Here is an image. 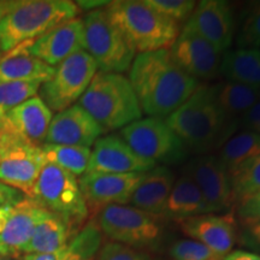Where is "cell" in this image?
<instances>
[{"mask_svg": "<svg viewBox=\"0 0 260 260\" xmlns=\"http://www.w3.org/2000/svg\"><path fill=\"white\" fill-rule=\"evenodd\" d=\"M46 164L40 146L24 142L0 162V182L28 197Z\"/></svg>", "mask_w": 260, "mask_h": 260, "instance_id": "d6986e66", "label": "cell"}, {"mask_svg": "<svg viewBox=\"0 0 260 260\" xmlns=\"http://www.w3.org/2000/svg\"><path fill=\"white\" fill-rule=\"evenodd\" d=\"M145 174L86 172L79 180L87 206L104 209L109 205H126Z\"/></svg>", "mask_w": 260, "mask_h": 260, "instance_id": "5bb4252c", "label": "cell"}, {"mask_svg": "<svg viewBox=\"0 0 260 260\" xmlns=\"http://www.w3.org/2000/svg\"><path fill=\"white\" fill-rule=\"evenodd\" d=\"M239 48H259L260 46V5L255 6L247 16L239 34H237Z\"/></svg>", "mask_w": 260, "mask_h": 260, "instance_id": "e575fe53", "label": "cell"}, {"mask_svg": "<svg viewBox=\"0 0 260 260\" xmlns=\"http://www.w3.org/2000/svg\"><path fill=\"white\" fill-rule=\"evenodd\" d=\"M96 73L93 58L86 51L76 52L57 65L52 79L41 84L39 96L51 111H63L80 100Z\"/></svg>", "mask_w": 260, "mask_h": 260, "instance_id": "30bf717a", "label": "cell"}, {"mask_svg": "<svg viewBox=\"0 0 260 260\" xmlns=\"http://www.w3.org/2000/svg\"><path fill=\"white\" fill-rule=\"evenodd\" d=\"M213 90L220 109L234 119L248 111L260 98V89L230 81L217 84Z\"/></svg>", "mask_w": 260, "mask_h": 260, "instance_id": "4316f807", "label": "cell"}, {"mask_svg": "<svg viewBox=\"0 0 260 260\" xmlns=\"http://www.w3.org/2000/svg\"><path fill=\"white\" fill-rule=\"evenodd\" d=\"M104 130L79 104H74L52 118L45 144L90 148Z\"/></svg>", "mask_w": 260, "mask_h": 260, "instance_id": "e0dca14e", "label": "cell"}, {"mask_svg": "<svg viewBox=\"0 0 260 260\" xmlns=\"http://www.w3.org/2000/svg\"><path fill=\"white\" fill-rule=\"evenodd\" d=\"M16 5V2H10V0H2L0 2V22L6 15L11 11V9Z\"/></svg>", "mask_w": 260, "mask_h": 260, "instance_id": "f6af8a7d", "label": "cell"}, {"mask_svg": "<svg viewBox=\"0 0 260 260\" xmlns=\"http://www.w3.org/2000/svg\"><path fill=\"white\" fill-rule=\"evenodd\" d=\"M105 9L139 53L168 50L180 34L176 22L157 14L144 0L112 2Z\"/></svg>", "mask_w": 260, "mask_h": 260, "instance_id": "5b68a950", "label": "cell"}, {"mask_svg": "<svg viewBox=\"0 0 260 260\" xmlns=\"http://www.w3.org/2000/svg\"><path fill=\"white\" fill-rule=\"evenodd\" d=\"M40 147L48 164L57 165L76 177L86 174L92 152L90 148L54 144H44Z\"/></svg>", "mask_w": 260, "mask_h": 260, "instance_id": "f1b7e54d", "label": "cell"}, {"mask_svg": "<svg viewBox=\"0 0 260 260\" xmlns=\"http://www.w3.org/2000/svg\"><path fill=\"white\" fill-rule=\"evenodd\" d=\"M186 148L205 154L223 145L235 133L237 122L220 109L213 87L199 86L165 119Z\"/></svg>", "mask_w": 260, "mask_h": 260, "instance_id": "7a4b0ae2", "label": "cell"}, {"mask_svg": "<svg viewBox=\"0 0 260 260\" xmlns=\"http://www.w3.org/2000/svg\"><path fill=\"white\" fill-rule=\"evenodd\" d=\"M224 260H260V255L251 252L235 251L230 252Z\"/></svg>", "mask_w": 260, "mask_h": 260, "instance_id": "b9f144b4", "label": "cell"}, {"mask_svg": "<svg viewBox=\"0 0 260 260\" xmlns=\"http://www.w3.org/2000/svg\"><path fill=\"white\" fill-rule=\"evenodd\" d=\"M79 102L104 132L123 129L142 117L134 88L123 74L96 73Z\"/></svg>", "mask_w": 260, "mask_h": 260, "instance_id": "3957f363", "label": "cell"}, {"mask_svg": "<svg viewBox=\"0 0 260 260\" xmlns=\"http://www.w3.org/2000/svg\"><path fill=\"white\" fill-rule=\"evenodd\" d=\"M28 198L61 217L73 228L88 216V206L77 177L57 165L48 162L45 165Z\"/></svg>", "mask_w": 260, "mask_h": 260, "instance_id": "52a82bcc", "label": "cell"}, {"mask_svg": "<svg viewBox=\"0 0 260 260\" xmlns=\"http://www.w3.org/2000/svg\"><path fill=\"white\" fill-rule=\"evenodd\" d=\"M209 213L210 207L203 193L189 176L182 175L172 186L162 216L178 220Z\"/></svg>", "mask_w": 260, "mask_h": 260, "instance_id": "cb8c5ba5", "label": "cell"}, {"mask_svg": "<svg viewBox=\"0 0 260 260\" xmlns=\"http://www.w3.org/2000/svg\"><path fill=\"white\" fill-rule=\"evenodd\" d=\"M219 73L228 81L260 89V50L237 48L222 54Z\"/></svg>", "mask_w": 260, "mask_h": 260, "instance_id": "d4e9b609", "label": "cell"}, {"mask_svg": "<svg viewBox=\"0 0 260 260\" xmlns=\"http://www.w3.org/2000/svg\"><path fill=\"white\" fill-rule=\"evenodd\" d=\"M84 51L93 58L100 73L122 74L130 69L136 51L125 34L113 23L106 9L84 16Z\"/></svg>", "mask_w": 260, "mask_h": 260, "instance_id": "8992f818", "label": "cell"}, {"mask_svg": "<svg viewBox=\"0 0 260 260\" xmlns=\"http://www.w3.org/2000/svg\"><path fill=\"white\" fill-rule=\"evenodd\" d=\"M175 183V175L167 167H155L145 172L141 183L133 194L132 206L159 216L164 213L165 205Z\"/></svg>", "mask_w": 260, "mask_h": 260, "instance_id": "603a6c76", "label": "cell"}, {"mask_svg": "<svg viewBox=\"0 0 260 260\" xmlns=\"http://www.w3.org/2000/svg\"><path fill=\"white\" fill-rule=\"evenodd\" d=\"M239 216L249 225L260 222V191L240 204Z\"/></svg>", "mask_w": 260, "mask_h": 260, "instance_id": "8d00e7d4", "label": "cell"}, {"mask_svg": "<svg viewBox=\"0 0 260 260\" xmlns=\"http://www.w3.org/2000/svg\"><path fill=\"white\" fill-rule=\"evenodd\" d=\"M100 232L112 242L132 248H154L161 240L157 216L132 205H109L98 217Z\"/></svg>", "mask_w": 260, "mask_h": 260, "instance_id": "ba28073f", "label": "cell"}, {"mask_svg": "<svg viewBox=\"0 0 260 260\" xmlns=\"http://www.w3.org/2000/svg\"><path fill=\"white\" fill-rule=\"evenodd\" d=\"M169 52L175 63L195 80L213 79L219 73L223 53L186 25Z\"/></svg>", "mask_w": 260, "mask_h": 260, "instance_id": "8fae6325", "label": "cell"}, {"mask_svg": "<svg viewBox=\"0 0 260 260\" xmlns=\"http://www.w3.org/2000/svg\"><path fill=\"white\" fill-rule=\"evenodd\" d=\"M103 234L98 223L90 220L70 240L61 260H94L102 248Z\"/></svg>", "mask_w": 260, "mask_h": 260, "instance_id": "f546056e", "label": "cell"}, {"mask_svg": "<svg viewBox=\"0 0 260 260\" xmlns=\"http://www.w3.org/2000/svg\"><path fill=\"white\" fill-rule=\"evenodd\" d=\"M258 155H260V135L242 130L223 145L218 158L229 175H232L242 164Z\"/></svg>", "mask_w": 260, "mask_h": 260, "instance_id": "83f0119b", "label": "cell"}, {"mask_svg": "<svg viewBox=\"0 0 260 260\" xmlns=\"http://www.w3.org/2000/svg\"><path fill=\"white\" fill-rule=\"evenodd\" d=\"M27 44L32 56L56 68L76 52L84 51L83 21L77 17L70 19Z\"/></svg>", "mask_w": 260, "mask_h": 260, "instance_id": "2e32d148", "label": "cell"}, {"mask_svg": "<svg viewBox=\"0 0 260 260\" xmlns=\"http://www.w3.org/2000/svg\"><path fill=\"white\" fill-rule=\"evenodd\" d=\"M73 226L67 220L48 212L35 228L30 241L25 246L23 254L28 253H53L69 245Z\"/></svg>", "mask_w": 260, "mask_h": 260, "instance_id": "484cf974", "label": "cell"}, {"mask_svg": "<svg viewBox=\"0 0 260 260\" xmlns=\"http://www.w3.org/2000/svg\"><path fill=\"white\" fill-rule=\"evenodd\" d=\"M68 246L60 251L53 253H28L23 255L22 260H61L67 252Z\"/></svg>", "mask_w": 260, "mask_h": 260, "instance_id": "60d3db41", "label": "cell"}, {"mask_svg": "<svg viewBox=\"0 0 260 260\" xmlns=\"http://www.w3.org/2000/svg\"><path fill=\"white\" fill-rule=\"evenodd\" d=\"M6 132L12 133L11 126H10V123H9L6 117L0 116V133H6ZM14 134H15V133H14Z\"/></svg>", "mask_w": 260, "mask_h": 260, "instance_id": "7dc6e473", "label": "cell"}, {"mask_svg": "<svg viewBox=\"0 0 260 260\" xmlns=\"http://www.w3.org/2000/svg\"><path fill=\"white\" fill-rule=\"evenodd\" d=\"M50 211L45 210L30 198L24 197L11 206L8 222L0 234L3 246L8 256L22 254L25 246L30 241L32 233L42 218L46 217Z\"/></svg>", "mask_w": 260, "mask_h": 260, "instance_id": "ffe728a7", "label": "cell"}, {"mask_svg": "<svg viewBox=\"0 0 260 260\" xmlns=\"http://www.w3.org/2000/svg\"><path fill=\"white\" fill-rule=\"evenodd\" d=\"M0 256H8V253H6L4 246H3L2 240H0Z\"/></svg>", "mask_w": 260, "mask_h": 260, "instance_id": "c3c4849f", "label": "cell"}, {"mask_svg": "<svg viewBox=\"0 0 260 260\" xmlns=\"http://www.w3.org/2000/svg\"><path fill=\"white\" fill-rule=\"evenodd\" d=\"M211 260H220V259H211Z\"/></svg>", "mask_w": 260, "mask_h": 260, "instance_id": "f907efd6", "label": "cell"}, {"mask_svg": "<svg viewBox=\"0 0 260 260\" xmlns=\"http://www.w3.org/2000/svg\"><path fill=\"white\" fill-rule=\"evenodd\" d=\"M234 200L242 201L260 191V155L242 164L230 175Z\"/></svg>", "mask_w": 260, "mask_h": 260, "instance_id": "4dcf8cb0", "label": "cell"}, {"mask_svg": "<svg viewBox=\"0 0 260 260\" xmlns=\"http://www.w3.org/2000/svg\"><path fill=\"white\" fill-rule=\"evenodd\" d=\"M11 206L12 205H6V206L0 207V234L3 233V230H4V228L6 225V222H8Z\"/></svg>", "mask_w": 260, "mask_h": 260, "instance_id": "7bdbcfd3", "label": "cell"}, {"mask_svg": "<svg viewBox=\"0 0 260 260\" xmlns=\"http://www.w3.org/2000/svg\"><path fill=\"white\" fill-rule=\"evenodd\" d=\"M110 4V2H79L76 3V5L79 6V9H93L96 10L100 6H107Z\"/></svg>", "mask_w": 260, "mask_h": 260, "instance_id": "ee69618b", "label": "cell"}, {"mask_svg": "<svg viewBox=\"0 0 260 260\" xmlns=\"http://www.w3.org/2000/svg\"><path fill=\"white\" fill-rule=\"evenodd\" d=\"M145 4L162 17L177 22L190 17L195 9L193 0H144Z\"/></svg>", "mask_w": 260, "mask_h": 260, "instance_id": "d6a6232c", "label": "cell"}, {"mask_svg": "<svg viewBox=\"0 0 260 260\" xmlns=\"http://www.w3.org/2000/svg\"><path fill=\"white\" fill-rule=\"evenodd\" d=\"M249 226H251L252 237L255 240L256 242L260 243V222L252 224V225H249Z\"/></svg>", "mask_w": 260, "mask_h": 260, "instance_id": "bcb514c9", "label": "cell"}, {"mask_svg": "<svg viewBox=\"0 0 260 260\" xmlns=\"http://www.w3.org/2000/svg\"><path fill=\"white\" fill-rule=\"evenodd\" d=\"M187 28L210 42L220 53L228 51L234 39V18L228 3L222 0H203L195 5Z\"/></svg>", "mask_w": 260, "mask_h": 260, "instance_id": "9a60e30c", "label": "cell"}, {"mask_svg": "<svg viewBox=\"0 0 260 260\" xmlns=\"http://www.w3.org/2000/svg\"><path fill=\"white\" fill-rule=\"evenodd\" d=\"M121 138L136 154L154 164H178L187 158L186 146L164 119H139L121 129Z\"/></svg>", "mask_w": 260, "mask_h": 260, "instance_id": "9c48e42d", "label": "cell"}, {"mask_svg": "<svg viewBox=\"0 0 260 260\" xmlns=\"http://www.w3.org/2000/svg\"><path fill=\"white\" fill-rule=\"evenodd\" d=\"M240 123L247 132L256 133L260 129V98L248 111L240 117Z\"/></svg>", "mask_w": 260, "mask_h": 260, "instance_id": "74e56055", "label": "cell"}, {"mask_svg": "<svg viewBox=\"0 0 260 260\" xmlns=\"http://www.w3.org/2000/svg\"><path fill=\"white\" fill-rule=\"evenodd\" d=\"M184 174L203 193L211 213L229 209L235 201L230 175L217 155L203 154L193 159L187 164Z\"/></svg>", "mask_w": 260, "mask_h": 260, "instance_id": "7c38bea8", "label": "cell"}, {"mask_svg": "<svg viewBox=\"0 0 260 260\" xmlns=\"http://www.w3.org/2000/svg\"><path fill=\"white\" fill-rule=\"evenodd\" d=\"M178 224L186 235L209 247L219 259L232 252L236 240V226L230 214H201L178 219Z\"/></svg>", "mask_w": 260, "mask_h": 260, "instance_id": "ac0fdd59", "label": "cell"}, {"mask_svg": "<svg viewBox=\"0 0 260 260\" xmlns=\"http://www.w3.org/2000/svg\"><path fill=\"white\" fill-rule=\"evenodd\" d=\"M22 198L24 197L21 191L0 182V207L6 206V205H14Z\"/></svg>", "mask_w": 260, "mask_h": 260, "instance_id": "ab89813d", "label": "cell"}, {"mask_svg": "<svg viewBox=\"0 0 260 260\" xmlns=\"http://www.w3.org/2000/svg\"><path fill=\"white\" fill-rule=\"evenodd\" d=\"M6 118L12 133L27 144L40 146L46 140L53 113L39 95H35L12 109Z\"/></svg>", "mask_w": 260, "mask_h": 260, "instance_id": "44dd1931", "label": "cell"}, {"mask_svg": "<svg viewBox=\"0 0 260 260\" xmlns=\"http://www.w3.org/2000/svg\"><path fill=\"white\" fill-rule=\"evenodd\" d=\"M155 167L153 161L136 154L121 135L111 134L99 138L93 145L86 172L145 174Z\"/></svg>", "mask_w": 260, "mask_h": 260, "instance_id": "4fadbf2b", "label": "cell"}, {"mask_svg": "<svg viewBox=\"0 0 260 260\" xmlns=\"http://www.w3.org/2000/svg\"><path fill=\"white\" fill-rule=\"evenodd\" d=\"M0 260H17V259L12 258V256H0Z\"/></svg>", "mask_w": 260, "mask_h": 260, "instance_id": "681fc988", "label": "cell"}, {"mask_svg": "<svg viewBox=\"0 0 260 260\" xmlns=\"http://www.w3.org/2000/svg\"><path fill=\"white\" fill-rule=\"evenodd\" d=\"M129 81L142 113L159 119L168 118L199 87L198 80L175 63L169 50L136 54Z\"/></svg>", "mask_w": 260, "mask_h": 260, "instance_id": "6da1fadb", "label": "cell"}, {"mask_svg": "<svg viewBox=\"0 0 260 260\" xmlns=\"http://www.w3.org/2000/svg\"><path fill=\"white\" fill-rule=\"evenodd\" d=\"M54 71L56 68L32 56L27 42L18 45L0 58V81L42 84L52 79Z\"/></svg>", "mask_w": 260, "mask_h": 260, "instance_id": "7402d4cb", "label": "cell"}, {"mask_svg": "<svg viewBox=\"0 0 260 260\" xmlns=\"http://www.w3.org/2000/svg\"><path fill=\"white\" fill-rule=\"evenodd\" d=\"M79 6L70 0H19L0 22V50L10 52L56 25L76 18Z\"/></svg>", "mask_w": 260, "mask_h": 260, "instance_id": "277c9868", "label": "cell"}, {"mask_svg": "<svg viewBox=\"0 0 260 260\" xmlns=\"http://www.w3.org/2000/svg\"><path fill=\"white\" fill-rule=\"evenodd\" d=\"M40 87L41 83L38 82L0 81V116L6 117L19 104L37 95Z\"/></svg>", "mask_w": 260, "mask_h": 260, "instance_id": "1f68e13d", "label": "cell"}, {"mask_svg": "<svg viewBox=\"0 0 260 260\" xmlns=\"http://www.w3.org/2000/svg\"><path fill=\"white\" fill-rule=\"evenodd\" d=\"M98 260H155L148 255L147 253L139 251V249L132 248L122 243L117 242H106L99 253H98Z\"/></svg>", "mask_w": 260, "mask_h": 260, "instance_id": "d590c367", "label": "cell"}, {"mask_svg": "<svg viewBox=\"0 0 260 260\" xmlns=\"http://www.w3.org/2000/svg\"><path fill=\"white\" fill-rule=\"evenodd\" d=\"M170 256L174 260H211L219 259L209 247L195 240H178L170 247Z\"/></svg>", "mask_w": 260, "mask_h": 260, "instance_id": "836d02e7", "label": "cell"}, {"mask_svg": "<svg viewBox=\"0 0 260 260\" xmlns=\"http://www.w3.org/2000/svg\"><path fill=\"white\" fill-rule=\"evenodd\" d=\"M19 136H17L14 133H0V162L4 160L6 155H8L12 149L18 147L19 145L24 144Z\"/></svg>", "mask_w": 260, "mask_h": 260, "instance_id": "f35d334b", "label": "cell"}]
</instances>
